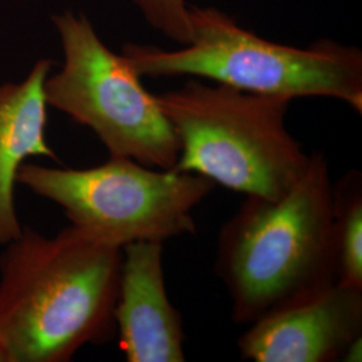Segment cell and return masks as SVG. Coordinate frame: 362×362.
Returning <instances> with one entry per match:
<instances>
[{
	"instance_id": "1",
	"label": "cell",
	"mask_w": 362,
	"mask_h": 362,
	"mask_svg": "<svg viewBox=\"0 0 362 362\" xmlns=\"http://www.w3.org/2000/svg\"><path fill=\"white\" fill-rule=\"evenodd\" d=\"M0 255L4 362H67L116 330L122 248L74 226L49 238L31 228Z\"/></svg>"
},
{
	"instance_id": "2",
	"label": "cell",
	"mask_w": 362,
	"mask_h": 362,
	"mask_svg": "<svg viewBox=\"0 0 362 362\" xmlns=\"http://www.w3.org/2000/svg\"><path fill=\"white\" fill-rule=\"evenodd\" d=\"M215 272L236 324L303 302L337 284L332 180L311 153L302 179L276 200L247 196L220 228Z\"/></svg>"
},
{
	"instance_id": "3",
	"label": "cell",
	"mask_w": 362,
	"mask_h": 362,
	"mask_svg": "<svg viewBox=\"0 0 362 362\" xmlns=\"http://www.w3.org/2000/svg\"><path fill=\"white\" fill-rule=\"evenodd\" d=\"M191 40L176 50L127 43L122 54L140 77L206 78L238 90L338 100L362 113V52L320 40L306 49L260 38L214 7L189 4Z\"/></svg>"
},
{
	"instance_id": "4",
	"label": "cell",
	"mask_w": 362,
	"mask_h": 362,
	"mask_svg": "<svg viewBox=\"0 0 362 362\" xmlns=\"http://www.w3.org/2000/svg\"><path fill=\"white\" fill-rule=\"evenodd\" d=\"M180 141L175 168L246 196L276 200L310 163L287 129L290 100L188 79L156 95Z\"/></svg>"
},
{
	"instance_id": "5",
	"label": "cell",
	"mask_w": 362,
	"mask_h": 362,
	"mask_svg": "<svg viewBox=\"0 0 362 362\" xmlns=\"http://www.w3.org/2000/svg\"><path fill=\"white\" fill-rule=\"evenodd\" d=\"M18 182L64 209L71 226L112 246L194 233V212L214 182L194 172L110 156L98 167L64 169L25 163Z\"/></svg>"
},
{
	"instance_id": "6",
	"label": "cell",
	"mask_w": 362,
	"mask_h": 362,
	"mask_svg": "<svg viewBox=\"0 0 362 362\" xmlns=\"http://www.w3.org/2000/svg\"><path fill=\"white\" fill-rule=\"evenodd\" d=\"M52 23L64 62L46 79L49 106L93 130L110 156L175 168L179 137L125 55L112 52L83 13H55Z\"/></svg>"
},
{
	"instance_id": "7",
	"label": "cell",
	"mask_w": 362,
	"mask_h": 362,
	"mask_svg": "<svg viewBox=\"0 0 362 362\" xmlns=\"http://www.w3.org/2000/svg\"><path fill=\"white\" fill-rule=\"evenodd\" d=\"M238 341L254 362L341 361L362 337V287L330 286L318 296L254 321Z\"/></svg>"
},
{
	"instance_id": "8",
	"label": "cell",
	"mask_w": 362,
	"mask_h": 362,
	"mask_svg": "<svg viewBox=\"0 0 362 362\" xmlns=\"http://www.w3.org/2000/svg\"><path fill=\"white\" fill-rule=\"evenodd\" d=\"M115 321L127 361H185L182 318L165 287L163 243L122 247Z\"/></svg>"
},
{
	"instance_id": "9",
	"label": "cell",
	"mask_w": 362,
	"mask_h": 362,
	"mask_svg": "<svg viewBox=\"0 0 362 362\" xmlns=\"http://www.w3.org/2000/svg\"><path fill=\"white\" fill-rule=\"evenodd\" d=\"M52 62L37 61L21 82L0 85V245L22 233L15 209V184L19 169L30 157L55 160L46 139L49 104L45 83Z\"/></svg>"
},
{
	"instance_id": "10",
	"label": "cell",
	"mask_w": 362,
	"mask_h": 362,
	"mask_svg": "<svg viewBox=\"0 0 362 362\" xmlns=\"http://www.w3.org/2000/svg\"><path fill=\"white\" fill-rule=\"evenodd\" d=\"M337 282L362 287V175L349 170L332 184Z\"/></svg>"
},
{
	"instance_id": "11",
	"label": "cell",
	"mask_w": 362,
	"mask_h": 362,
	"mask_svg": "<svg viewBox=\"0 0 362 362\" xmlns=\"http://www.w3.org/2000/svg\"><path fill=\"white\" fill-rule=\"evenodd\" d=\"M145 22L181 46L191 40L188 0H129Z\"/></svg>"
},
{
	"instance_id": "12",
	"label": "cell",
	"mask_w": 362,
	"mask_h": 362,
	"mask_svg": "<svg viewBox=\"0 0 362 362\" xmlns=\"http://www.w3.org/2000/svg\"><path fill=\"white\" fill-rule=\"evenodd\" d=\"M362 356V337L356 338L354 341H351L349 346L345 350L342 360L341 361L346 362H360Z\"/></svg>"
},
{
	"instance_id": "13",
	"label": "cell",
	"mask_w": 362,
	"mask_h": 362,
	"mask_svg": "<svg viewBox=\"0 0 362 362\" xmlns=\"http://www.w3.org/2000/svg\"><path fill=\"white\" fill-rule=\"evenodd\" d=\"M0 362H4V358H3V356H1V353H0Z\"/></svg>"
}]
</instances>
